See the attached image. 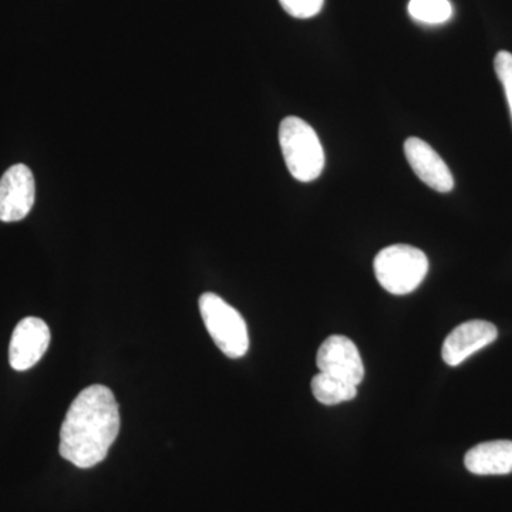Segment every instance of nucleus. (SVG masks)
Listing matches in <instances>:
<instances>
[{"label": "nucleus", "instance_id": "nucleus-10", "mask_svg": "<svg viewBox=\"0 0 512 512\" xmlns=\"http://www.w3.org/2000/svg\"><path fill=\"white\" fill-rule=\"evenodd\" d=\"M470 473L477 476H505L512 473V441L497 440L477 444L464 457Z\"/></svg>", "mask_w": 512, "mask_h": 512}, {"label": "nucleus", "instance_id": "nucleus-5", "mask_svg": "<svg viewBox=\"0 0 512 512\" xmlns=\"http://www.w3.org/2000/svg\"><path fill=\"white\" fill-rule=\"evenodd\" d=\"M35 198L32 170L25 164L12 165L0 178V221L25 220L35 205Z\"/></svg>", "mask_w": 512, "mask_h": 512}, {"label": "nucleus", "instance_id": "nucleus-1", "mask_svg": "<svg viewBox=\"0 0 512 512\" xmlns=\"http://www.w3.org/2000/svg\"><path fill=\"white\" fill-rule=\"evenodd\" d=\"M120 431V409L109 387L93 384L73 400L60 429V456L92 468L109 454Z\"/></svg>", "mask_w": 512, "mask_h": 512}, {"label": "nucleus", "instance_id": "nucleus-9", "mask_svg": "<svg viewBox=\"0 0 512 512\" xmlns=\"http://www.w3.org/2000/svg\"><path fill=\"white\" fill-rule=\"evenodd\" d=\"M407 163L424 184L439 192H450L454 188V177L443 158L430 144L421 138L410 137L404 143Z\"/></svg>", "mask_w": 512, "mask_h": 512}, {"label": "nucleus", "instance_id": "nucleus-4", "mask_svg": "<svg viewBox=\"0 0 512 512\" xmlns=\"http://www.w3.org/2000/svg\"><path fill=\"white\" fill-rule=\"evenodd\" d=\"M200 313L205 328L225 356L239 359L247 355L248 326L237 309L215 293L207 292L201 295Z\"/></svg>", "mask_w": 512, "mask_h": 512}, {"label": "nucleus", "instance_id": "nucleus-12", "mask_svg": "<svg viewBox=\"0 0 512 512\" xmlns=\"http://www.w3.org/2000/svg\"><path fill=\"white\" fill-rule=\"evenodd\" d=\"M407 10L416 22L426 25H441L453 16L450 0H410Z\"/></svg>", "mask_w": 512, "mask_h": 512}, {"label": "nucleus", "instance_id": "nucleus-6", "mask_svg": "<svg viewBox=\"0 0 512 512\" xmlns=\"http://www.w3.org/2000/svg\"><path fill=\"white\" fill-rule=\"evenodd\" d=\"M316 365L320 373L353 386L362 383L365 377V365L359 350L346 336L333 335L326 339L318 350Z\"/></svg>", "mask_w": 512, "mask_h": 512}, {"label": "nucleus", "instance_id": "nucleus-7", "mask_svg": "<svg viewBox=\"0 0 512 512\" xmlns=\"http://www.w3.org/2000/svg\"><path fill=\"white\" fill-rule=\"evenodd\" d=\"M50 345V329L45 320L25 318L13 330L9 346V362L18 372L32 369L45 356Z\"/></svg>", "mask_w": 512, "mask_h": 512}, {"label": "nucleus", "instance_id": "nucleus-3", "mask_svg": "<svg viewBox=\"0 0 512 512\" xmlns=\"http://www.w3.org/2000/svg\"><path fill=\"white\" fill-rule=\"evenodd\" d=\"M429 272V259L420 249L410 245H392L375 258V274L379 284L393 295L416 291Z\"/></svg>", "mask_w": 512, "mask_h": 512}, {"label": "nucleus", "instance_id": "nucleus-2", "mask_svg": "<svg viewBox=\"0 0 512 512\" xmlns=\"http://www.w3.org/2000/svg\"><path fill=\"white\" fill-rule=\"evenodd\" d=\"M279 144L286 167L295 180L311 183L325 168V153L311 124L299 117H286L279 126Z\"/></svg>", "mask_w": 512, "mask_h": 512}, {"label": "nucleus", "instance_id": "nucleus-8", "mask_svg": "<svg viewBox=\"0 0 512 512\" xmlns=\"http://www.w3.org/2000/svg\"><path fill=\"white\" fill-rule=\"evenodd\" d=\"M498 330L487 320H470L461 323L447 336L441 356L448 366H458L478 350L491 345L497 339Z\"/></svg>", "mask_w": 512, "mask_h": 512}, {"label": "nucleus", "instance_id": "nucleus-14", "mask_svg": "<svg viewBox=\"0 0 512 512\" xmlns=\"http://www.w3.org/2000/svg\"><path fill=\"white\" fill-rule=\"evenodd\" d=\"M494 69L498 79L503 84L512 117V53L505 52V50L498 52L494 59Z\"/></svg>", "mask_w": 512, "mask_h": 512}, {"label": "nucleus", "instance_id": "nucleus-13", "mask_svg": "<svg viewBox=\"0 0 512 512\" xmlns=\"http://www.w3.org/2000/svg\"><path fill=\"white\" fill-rule=\"evenodd\" d=\"M288 15L296 19H311L319 15L325 0H279Z\"/></svg>", "mask_w": 512, "mask_h": 512}, {"label": "nucleus", "instance_id": "nucleus-11", "mask_svg": "<svg viewBox=\"0 0 512 512\" xmlns=\"http://www.w3.org/2000/svg\"><path fill=\"white\" fill-rule=\"evenodd\" d=\"M311 386L315 399L326 406L350 402L357 394V386L320 372L313 377Z\"/></svg>", "mask_w": 512, "mask_h": 512}]
</instances>
